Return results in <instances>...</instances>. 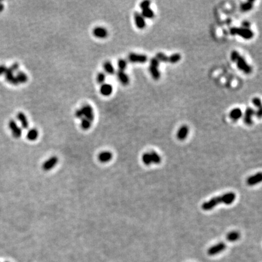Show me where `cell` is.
I'll return each instance as SVG.
<instances>
[{
    "label": "cell",
    "instance_id": "cell-1",
    "mask_svg": "<svg viewBox=\"0 0 262 262\" xmlns=\"http://www.w3.org/2000/svg\"><path fill=\"white\" fill-rule=\"evenodd\" d=\"M236 198V195L234 192H227L220 196H218L211 198L210 200L203 203L201 207L204 211H209L212 209L220 203L225 204H230L232 203Z\"/></svg>",
    "mask_w": 262,
    "mask_h": 262
},
{
    "label": "cell",
    "instance_id": "cell-2",
    "mask_svg": "<svg viewBox=\"0 0 262 262\" xmlns=\"http://www.w3.org/2000/svg\"><path fill=\"white\" fill-rule=\"evenodd\" d=\"M230 33L232 35H238L246 40H250L254 37V32L250 29L244 28H232Z\"/></svg>",
    "mask_w": 262,
    "mask_h": 262
},
{
    "label": "cell",
    "instance_id": "cell-3",
    "mask_svg": "<svg viewBox=\"0 0 262 262\" xmlns=\"http://www.w3.org/2000/svg\"><path fill=\"white\" fill-rule=\"evenodd\" d=\"M159 65L160 61L155 57L151 60L149 70L152 78L155 80H158L160 78V73L158 70Z\"/></svg>",
    "mask_w": 262,
    "mask_h": 262
},
{
    "label": "cell",
    "instance_id": "cell-4",
    "mask_svg": "<svg viewBox=\"0 0 262 262\" xmlns=\"http://www.w3.org/2000/svg\"><path fill=\"white\" fill-rule=\"evenodd\" d=\"M235 62H236L237 68L240 71L243 72L244 74H249L251 73L252 68L250 67V65H249L247 64V63L246 62V61L245 60V59L243 57L240 55Z\"/></svg>",
    "mask_w": 262,
    "mask_h": 262
},
{
    "label": "cell",
    "instance_id": "cell-5",
    "mask_svg": "<svg viewBox=\"0 0 262 262\" xmlns=\"http://www.w3.org/2000/svg\"><path fill=\"white\" fill-rule=\"evenodd\" d=\"M83 114L84 118L88 119L91 122H93L95 118L94 112L92 107L89 104H85L80 109Z\"/></svg>",
    "mask_w": 262,
    "mask_h": 262
},
{
    "label": "cell",
    "instance_id": "cell-6",
    "mask_svg": "<svg viewBox=\"0 0 262 262\" xmlns=\"http://www.w3.org/2000/svg\"><path fill=\"white\" fill-rule=\"evenodd\" d=\"M9 128L11 129L12 135L15 138H19L22 135V129L18 126L17 123L14 120H11L9 122Z\"/></svg>",
    "mask_w": 262,
    "mask_h": 262
},
{
    "label": "cell",
    "instance_id": "cell-7",
    "mask_svg": "<svg viewBox=\"0 0 262 262\" xmlns=\"http://www.w3.org/2000/svg\"><path fill=\"white\" fill-rule=\"evenodd\" d=\"M128 60L130 62L134 63H144L148 61V57L143 54L131 53L128 55Z\"/></svg>",
    "mask_w": 262,
    "mask_h": 262
},
{
    "label": "cell",
    "instance_id": "cell-8",
    "mask_svg": "<svg viewBox=\"0 0 262 262\" xmlns=\"http://www.w3.org/2000/svg\"><path fill=\"white\" fill-rule=\"evenodd\" d=\"M226 244L224 243L223 242L218 243L215 245L212 246L210 248L208 249L207 252V254L211 256L217 255L218 254H220L222 251H223L226 249Z\"/></svg>",
    "mask_w": 262,
    "mask_h": 262
},
{
    "label": "cell",
    "instance_id": "cell-9",
    "mask_svg": "<svg viewBox=\"0 0 262 262\" xmlns=\"http://www.w3.org/2000/svg\"><path fill=\"white\" fill-rule=\"evenodd\" d=\"M58 162V158L55 157H51L49 159H48L43 164V169L45 171H51L52 169L55 167Z\"/></svg>",
    "mask_w": 262,
    "mask_h": 262
},
{
    "label": "cell",
    "instance_id": "cell-10",
    "mask_svg": "<svg viewBox=\"0 0 262 262\" xmlns=\"http://www.w3.org/2000/svg\"><path fill=\"white\" fill-rule=\"evenodd\" d=\"M93 35L98 38L103 39L108 37V32L106 28L101 26H98L94 29Z\"/></svg>",
    "mask_w": 262,
    "mask_h": 262
},
{
    "label": "cell",
    "instance_id": "cell-11",
    "mask_svg": "<svg viewBox=\"0 0 262 262\" xmlns=\"http://www.w3.org/2000/svg\"><path fill=\"white\" fill-rule=\"evenodd\" d=\"M134 20L135 25L138 29H143L146 27V22L141 14L135 12L134 14Z\"/></svg>",
    "mask_w": 262,
    "mask_h": 262
},
{
    "label": "cell",
    "instance_id": "cell-12",
    "mask_svg": "<svg viewBox=\"0 0 262 262\" xmlns=\"http://www.w3.org/2000/svg\"><path fill=\"white\" fill-rule=\"evenodd\" d=\"M5 75V78L6 81L10 84L14 86H17L19 84L16 78V76L14 75V72L10 69L9 68H8V69Z\"/></svg>",
    "mask_w": 262,
    "mask_h": 262
},
{
    "label": "cell",
    "instance_id": "cell-13",
    "mask_svg": "<svg viewBox=\"0 0 262 262\" xmlns=\"http://www.w3.org/2000/svg\"><path fill=\"white\" fill-rule=\"evenodd\" d=\"M255 114L254 110L251 108H247L244 113V122L247 125H251L253 123L252 116Z\"/></svg>",
    "mask_w": 262,
    "mask_h": 262
},
{
    "label": "cell",
    "instance_id": "cell-14",
    "mask_svg": "<svg viewBox=\"0 0 262 262\" xmlns=\"http://www.w3.org/2000/svg\"><path fill=\"white\" fill-rule=\"evenodd\" d=\"M262 175L261 172H258L254 175H252L247 179L246 183L249 186L255 185L261 181Z\"/></svg>",
    "mask_w": 262,
    "mask_h": 262
},
{
    "label": "cell",
    "instance_id": "cell-15",
    "mask_svg": "<svg viewBox=\"0 0 262 262\" xmlns=\"http://www.w3.org/2000/svg\"><path fill=\"white\" fill-rule=\"evenodd\" d=\"M117 78L119 80V81L124 86H126L128 85H129V82H130V79L129 76L127 74H126L124 72V71H118L117 73Z\"/></svg>",
    "mask_w": 262,
    "mask_h": 262
},
{
    "label": "cell",
    "instance_id": "cell-16",
    "mask_svg": "<svg viewBox=\"0 0 262 262\" xmlns=\"http://www.w3.org/2000/svg\"><path fill=\"white\" fill-rule=\"evenodd\" d=\"M188 134L189 128L187 126L184 125L178 129L177 134V137L180 140H184L187 138Z\"/></svg>",
    "mask_w": 262,
    "mask_h": 262
},
{
    "label": "cell",
    "instance_id": "cell-17",
    "mask_svg": "<svg viewBox=\"0 0 262 262\" xmlns=\"http://www.w3.org/2000/svg\"><path fill=\"white\" fill-rule=\"evenodd\" d=\"M113 91L112 86L108 83H104L101 85L100 88V93L103 96H109L112 94Z\"/></svg>",
    "mask_w": 262,
    "mask_h": 262
},
{
    "label": "cell",
    "instance_id": "cell-18",
    "mask_svg": "<svg viewBox=\"0 0 262 262\" xmlns=\"http://www.w3.org/2000/svg\"><path fill=\"white\" fill-rule=\"evenodd\" d=\"M112 154L109 151L101 152L98 155V159L102 163H107L111 160L112 158Z\"/></svg>",
    "mask_w": 262,
    "mask_h": 262
},
{
    "label": "cell",
    "instance_id": "cell-19",
    "mask_svg": "<svg viewBox=\"0 0 262 262\" xmlns=\"http://www.w3.org/2000/svg\"><path fill=\"white\" fill-rule=\"evenodd\" d=\"M17 119L22 124V126L24 129H28L29 127V122L26 115L23 112H19L17 114Z\"/></svg>",
    "mask_w": 262,
    "mask_h": 262
},
{
    "label": "cell",
    "instance_id": "cell-20",
    "mask_svg": "<svg viewBox=\"0 0 262 262\" xmlns=\"http://www.w3.org/2000/svg\"><path fill=\"white\" fill-rule=\"evenodd\" d=\"M242 115L243 113L240 108H235L232 109L229 114L230 118L234 121L239 120L242 117Z\"/></svg>",
    "mask_w": 262,
    "mask_h": 262
},
{
    "label": "cell",
    "instance_id": "cell-21",
    "mask_svg": "<svg viewBox=\"0 0 262 262\" xmlns=\"http://www.w3.org/2000/svg\"><path fill=\"white\" fill-rule=\"evenodd\" d=\"M240 234L237 231H231L226 235V239L229 241H235L240 238Z\"/></svg>",
    "mask_w": 262,
    "mask_h": 262
},
{
    "label": "cell",
    "instance_id": "cell-22",
    "mask_svg": "<svg viewBox=\"0 0 262 262\" xmlns=\"http://www.w3.org/2000/svg\"><path fill=\"white\" fill-rule=\"evenodd\" d=\"M103 68L106 73L109 75H113L115 73V69L110 61H106L103 65Z\"/></svg>",
    "mask_w": 262,
    "mask_h": 262
},
{
    "label": "cell",
    "instance_id": "cell-23",
    "mask_svg": "<svg viewBox=\"0 0 262 262\" xmlns=\"http://www.w3.org/2000/svg\"><path fill=\"white\" fill-rule=\"evenodd\" d=\"M38 137V132L36 129H31L27 133V138L30 141H35Z\"/></svg>",
    "mask_w": 262,
    "mask_h": 262
},
{
    "label": "cell",
    "instance_id": "cell-24",
    "mask_svg": "<svg viewBox=\"0 0 262 262\" xmlns=\"http://www.w3.org/2000/svg\"><path fill=\"white\" fill-rule=\"evenodd\" d=\"M16 78L17 79V81H18V83L25 84L28 80V75L25 72H23L22 71L18 72V73H17V74L16 75Z\"/></svg>",
    "mask_w": 262,
    "mask_h": 262
},
{
    "label": "cell",
    "instance_id": "cell-25",
    "mask_svg": "<svg viewBox=\"0 0 262 262\" xmlns=\"http://www.w3.org/2000/svg\"><path fill=\"white\" fill-rule=\"evenodd\" d=\"M149 153H150V155H151V160H152V163L158 164H160L161 163V157L160 156V155L157 152H155L154 151H152Z\"/></svg>",
    "mask_w": 262,
    "mask_h": 262
},
{
    "label": "cell",
    "instance_id": "cell-26",
    "mask_svg": "<svg viewBox=\"0 0 262 262\" xmlns=\"http://www.w3.org/2000/svg\"><path fill=\"white\" fill-rule=\"evenodd\" d=\"M254 2L249 1L244 3H243L240 6V9L243 12H247L250 11L253 8V3Z\"/></svg>",
    "mask_w": 262,
    "mask_h": 262
},
{
    "label": "cell",
    "instance_id": "cell-27",
    "mask_svg": "<svg viewBox=\"0 0 262 262\" xmlns=\"http://www.w3.org/2000/svg\"><path fill=\"white\" fill-rule=\"evenodd\" d=\"M141 15L144 17V18H152L154 17V12L150 8H148L142 10Z\"/></svg>",
    "mask_w": 262,
    "mask_h": 262
},
{
    "label": "cell",
    "instance_id": "cell-28",
    "mask_svg": "<svg viewBox=\"0 0 262 262\" xmlns=\"http://www.w3.org/2000/svg\"><path fill=\"white\" fill-rule=\"evenodd\" d=\"M81 127L84 130H88L89 129L91 128V124H92V122L90 121L89 120H88V119L85 118H83L81 120Z\"/></svg>",
    "mask_w": 262,
    "mask_h": 262
},
{
    "label": "cell",
    "instance_id": "cell-29",
    "mask_svg": "<svg viewBox=\"0 0 262 262\" xmlns=\"http://www.w3.org/2000/svg\"><path fill=\"white\" fill-rule=\"evenodd\" d=\"M181 55L179 54H174L169 57L168 62L172 64H175L181 60Z\"/></svg>",
    "mask_w": 262,
    "mask_h": 262
},
{
    "label": "cell",
    "instance_id": "cell-30",
    "mask_svg": "<svg viewBox=\"0 0 262 262\" xmlns=\"http://www.w3.org/2000/svg\"><path fill=\"white\" fill-rule=\"evenodd\" d=\"M142 161L143 163L147 166H149L152 163L149 152H146L143 154L142 156Z\"/></svg>",
    "mask_w": 262,
    "mask_h": 262
},
{
    "label": "cell",
    "instance_id": "cell-31",
    "mask_svg": "<svg viewBox=\"0 0 262 262\" xmlns=\"http://www.w3.org/2000/svg\"><path fill=\"white\" fill-rule=\"evenodd\" d=\"M155 58L159 61H161V62H168V60H169V57L162 52L157 53L156 54Z\"/></svg>",
    "mask_w": 262,
    "mask_h": 262
},
{
    "label": "cell",
    "instance_id": "cell-32",
    "mask_svg": "<svg viewBox=\"0 0 262 262\" xmlns=\"http://www.w3.org/2000/svg\"><path fill=\"white\" fill-rule=\"evenodd\" d=\"M128 63L127 61L124 59H120L118 61V66L119 68L120 71H124V70L127 68Z\"/></svg>",
    "mask_w": 262,
    "mask_h": 262
},
{
    "label": "cell",
    "instance_id": "cell-33",
    "mask_svg": "<svg viewBox=\"0 0 262 262\" xmlns=\"http://www.w3.org/2000/svg\"><path fill=\"white\" fill-rule=\"evenodd\" d=\"M106 80V75L103 72H100L97 76V81L98 83L103 85Z\"/></svg>",
    "mask_w": 262,
    "mask_h": 262
},
{
    "label": "cell",
    "instance_id": "cell-34",
    "mask_svg": "<svg viewBox=\"0 0 262 262\" xmlns=\"http://www.w3.org/2000/svg\"><path fill=\"white\" fill-rule=\"evenodd\" d=\"M240 55L236 51H233L230 54V59L232 61L235 62Z\"/></svg>",
    "mask_w": 262,
    "mask_h": 262
},
{
    "label": "cell",
    "instance_id": "cell-35",
    "mask_svg": "<svg viewBox=\"0 0 262 262\" xmlns=\"http://www.w3.org/2000/svg\"><path fill=\"white\" fill-rule=\"evenodd\" d=\"M252 103L258 108H261V100L258 97H255L252 100Z\"/></svg>",
    "mask_w": 262,
    "mask_h": 262
},
{
    "label": "cell",
    "instance_id": "cell-36",
    "mask_svg": "<svg viewBox=\"0 0 262 262\" xmlns=\"http://www.w3.org/2000/svg\"><path fill=\"white\" fill-rule=\"evenodd\" d=\"M151 3L149 1H144L140 3V7L142 10H143V9H145L149 8Z\"/></svg>",
    "mask_w": 262,
    "mask_h": 262
},
{
    "label": "cell",
    "instance_id": "cell-37",
    "mask_svg": "<svg viewBox=\"0 0 262 262\" xmlns=\"http://www.w3.org/2000/svg\"><path fill=\"white\" fill-rule=\"evenodd\" d=\"M75 117L77 118H79V119H82L83 118H84V117H83V113H82V111H81V110L80 109H77L76 111H75Z\"/></svg>",
    "mask_w": 262,
    "mask_h": 262
},
{
    "label": "cell",
    "instance_id": "cell-38",
    "mask_svg": "<svg viewBox=\"0 0 262 262\" xmlns=\"http://www.w3.org/2000/svg\"><path fill=\"white\" fill-rule=\"evenodd\" d=\"M9 68H10V69H11L13 72H16V71H17L18 70V68H19V65H18L17 63H15L12 64V65H11V66Z\"/></svg>",
    "mask_w": 262,
    "mask_h": 262
},
{
    "label": "cell",
    "instance_id": "cell-39",
    "mask_svg": "<svg viewBox=\"0 0 262 262\" xmlns=\"http://www.w3.org/2000/svg\"><path fill=\"white\" fill-rule=\"evenodd\" d=\"M7 69H8V68L5 65H0V76L3 75V74H5Z\"/></svg>",
    "mask_w": 262,
    "mask_h": 262
},
{
    "label": "cell",
    "instance_id": "cell-40",
    "mask_svg": "<svg viewBox=\"0 0 262 262\" xmlns=\"http://www.w3.org/2000/svg\"><path fill=\"white\" fill-rule=\"evenodd\" d=\"M255 114L257 118H260L261 117V108H259L258 110L256 112H255Z\"/></svg>",
    "mask_w": 262,
    "mask_h": 262
},
{
    "label": "cell",
    "instance_id": "cell-41",
    "mask_svg": "<svg viewBox=\"0 0 262 262\" xmlns=\"http://www.w3.org/2000/svg\"><path fill=\"white\" fill-rule=\"evenodd\" d=\"M242 25H243V26H244V27H243L244 28H247V29H249V27L250 26V24H249L248 22H243V23H242Z\"/></svg>",
    "mask_w": 262,
    "mask_h": 262
},
{
    "label": "cell",
    "instance_id": "cell-42",
    "mask_svg": "<svg viewBox=\"0 0 262 262\" xmlns=\"http://www.w3.org/2000/svg\"><path fill=\"white\" fill-rule=\"evenodd\" d=\"M4 8H5L4 5L2 3V2H0V12H2L3 11Z\"/></svg>",
    "mask_w": 262,
    "mask_h": 262
}]
</instances>
